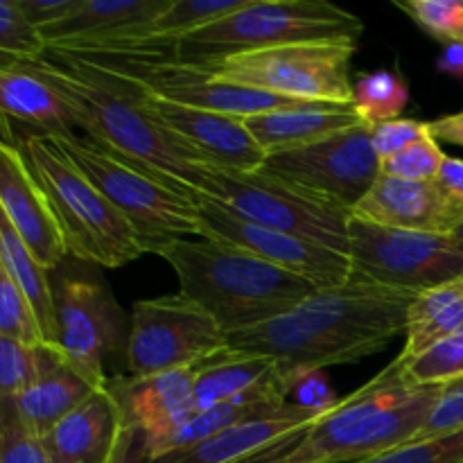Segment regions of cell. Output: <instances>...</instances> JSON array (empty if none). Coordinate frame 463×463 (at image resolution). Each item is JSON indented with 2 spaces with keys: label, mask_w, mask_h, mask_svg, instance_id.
Returning a JSON list of instances; mask_svg holds the SVG:
<instances>
[{
  "label": "cell",
  "mask_w": 463,
  "mask_h": 463,
  "mask_svg": "<svg viewBox=\"0 0 463 463\" xmlns=\"http://www.w3.org/2000/svg\"><path fill=\"white\" fill-rule=\"evenodd\" d=\"M226 348V333L184 294L136 301L129 319V378L194 369Z\"/></svg>",
  "instance_id": "obj_11"
},
{
  "label": "cell",
  "mask_w": 463,
  "mask_h": 463,
  "mask_svg": "<svg viewBox=\"0 0 463 463\" xmlns=\"http://www.w3.org/2000/svg\"><path fill=\"white\" fill-rule=\"evenodd\" d=\"M156 256L175 269L179 292L199 303L226 335L279 319L317 292L310 280L208 238H181Z\"/></svg>",
  "instance_id": "obj_3"
},
{
  "label": "cell",
  "mask_w": 463,
  "mask_h": 463,
  "mask_svg": "<svg viewBox=\"0 0 463 463\" xmlns=\"http://www.w3.org/2000/svg\"><path fill=\"white\" fill-rule=\"evenodd\" d=\"M98 389L66 360L59 346H41L39 378L16 398H9L23 423L41 439L66 419L72 410L89 401Z\"/></svg>",
  "instance_id": "obj_25"
},
{
  "label": "cell",
  "mask_w": 463,
  "mask_h": 463,
  "mask_svg": "<svg viewBox=\"0 0 463 463\" xmlns=\"http://www.w3.org/2000/svg\"><path fill=\"white\" fill-rule=\"evenodd\" d=\"M143 102L167 131L197 154L203 165L229 172H258L265 165L267 152L249 134L244 118L167 102L147 90H143Z\"/></svg>",
  "instance_id": "obj_17"
},
{
  "label": "cell",
  "mask_w": 463,
  "mask_h": 463,
  "mask_svg": "<svg viewBox=\"0 0 463 463\" xmlns=\"http://www.w3.org/2000/svg\"><path fill=\"white\" fill-rule=\"evenodd\" d=\"M41 346L0 337V401L21 396L34 384L41 369Z\"/></svg>",
  "instance_id": "obj_36"
},
{
  "label": "cell",
  "mask_w": 463,
  "mask_h": 463,
  "mask_svg": "<svg viewBox=\"0 0 463 463\" xmlns=\"http://www.w3.org/2000/svg\"><path fill=\"white\" fill-rule=\"evenodd\" d=\"M57 310V346L66 360L93 384L107 389L104 371L109 357L125 351L129 344L127 317L95 265L68 258L52 280Z\"/></svg>",
  "instance_id": "obj_9"
},
{
  "label": "cell",
  "mask_w": 463,
  "mask_h": 463,
  "mask_svg": "<svg viewBox=\"0 0 463 463\" xmlns=\"http://www.w3.org/2000/svg\"><path fill=\"white\" fill-rule=\"evenodd\" d=\"M0 208L5 220L45 269L57 271L71 258L61 224L25 156L12 140H5L0 147Z\"/></svg>",
  "instance_id": "obj_18"
},
{
  "label": "cell",
  "mask_w": 463,
  "mask_h": 463,
  "mask_svg": "<svg viewBox=\"0 0 463 463\" xmlns=\"http://www.w3.org/2000/svg\"><path fill=\"white\" fill-rule=\"evenodd\" d=\"M353 276L410 292H425L463 276V242L455 233L387 229L353 217Z\"/></svg>",
  "instance_id": "obj_12"
},
{
  "label": "cell",
  "mask_w": 463,
  "mask_h": 463,
  "mask_svg": "<svg viewBox=\"0 0 463 463\" xmlns=\"http://www.w3.org/2000/svg\"><path fill=\"white\" fill-rule=\"evenodd\" d=\"M430 125H432V136L439 143H450L463 147V111L448 113V116L432 120Z\"/></svg>",
  "instance_id": "obj_42"
},
{
  "label": "cell",
  "mask_w": 463,
  "mask_h": 463,
  "mask_svg": "<svg viewBox=\"0 0 463 463\" xmlns=\"http://www.w3.org/2000/svg\"><path fill=\"white\" fill-rule=\"evenodd\" d=\"M437 68L443 75H450L463 84V43L443 45V52L439 57Z\"/></svg>",
  "instance_id": "obj_43"
},
{
  "label": "cell",
  "mask_w": 463,
  "mask_h": 463,
  "mask_svg": "<svg viewBox=\"0 0 463 463\" xmlns=\"http://www.w3.org/2000/svg\"><path fill=\"white\" fill-rule=\"evenodd\" d=\"M43 446L52 463H122L125 430L111 392L98 389L45 434Z\"/></svg>",
  "instance_id": "obj_22"
},
{
  "label": "cell",
  "mask_w": 463,
  "mask_h": 463,
  "mask_svg": "<svg viewBox=\"0 0 463 463\" xmlns=\"http://www.w3.org/2000/svg\"><path fill=\"white\" fill-rule=\"evenodd\" d=\"M443 387L416 384L398 360L321 416L279 463H362L414 441Z\"/></svg>",
  "instance_id": "obj_4"
},
{
  "label": "cell",
  "mask_w": 463,
  "mask_h": 463,
  "mask_svg": "<svg viewBox=\"0 0 463 463\" xmlns=\"http://www.w3.org/2000/svg\"><path fill=\"white\" fill-rule=\"evenodd\" d=\"M459 430H463V378L443 384L441 396L416 439L443 437V434L459 432Z\"/></svg>",
  "instance_id": "obj_39"
},
{
  "label": "cell",
  "mask_w": 463,
  "mask_h": 463,
  "mask_svg": "<svg viewBox=\"0 0 463 463\" xmlns=\"http://www.w3.org/2000/svg\"><path fill=\"white\" fill-rule=\"evenodd\" d=\"M16 147L48 197L72 258L116 269L147 253L134 226L59 152L50 136L27 134Z\"/></svg>",
  "instance_id": "obj_6"
},
{
  "label": "cell",
  "mask_w": 463,
  "mask_h": 463,
  "mask_svg": "<svg viewBox=\"0 0 463 463\" xmlns=\"http://www.w3.org/2000/svg\"><path fill=\"white\" fill-rule=\"evenodd\" d=\"M430 134H432L430 122L414 120V118H398V120L375 125L373 131H371V140H373V149L380 156V161H384V158L402 152V149L419 143L420 138Z\"/></svg>",
  "instance_id": "obj_38"
},
{
  "label": "cell",
  "mask_w": 463,
  "mask_h": 463,
  "mask_svg": "<svg viewBox=\"0 0 463 463\" xmlns=\"http://www.w3.org/2000/svg\"><path fill=\"white\" fill-rule=\"evenodd\" d=\"M72 57L98 63L104 71L113 72V75L122 77V80L131 81L138 89L167 99V102L206 109V111L226 113V116L235 118H249L265 111L312 104L301 102V99L280 98V95L265 93V90L258 89H247V86L226 84V81L215 80L203 68L184 66V63H176L175 59L167 57H138V54L116 52L72 54Z\"/></svg>",
  "instance_id": "obj_13"
},
{
  "label": "cell",
  "mask_w": 463,
  "mask_h": 463,
  "mask_svg": "<svg viewBox=\"0 0 463 463\" xmlns=\"http://www.w3.org/2000/svg\"><path fill=\"white\" fill-rule=\"evenodd\" d=\"M330 410H312V407L289 402L279 414L242 420V423L222 430L185 450L170 452V455L145 463H238L292 437L294 432L310 428Z\"/></svg>",
  "instance_id": "obj_23"
},
{
  "label": "cell",
  "mask_w": 463,
  "mask_h": 463,
  "mask_svg": "<svg viewBox=\"0 0 463 463\" xmlns=\"http://www.w3.org/2000/svg\"><path fill=\"white\" fill-rule=\"evenodd\" d=\"M414 298L410 289L351 276L339 288L317 289L279 319L226 335V348L269 357L294 383L298 375L355 364L384 351L405 335Z\"/></svg>",
  "instance_id": "obj_1"
},
{
  "label": "cell",
  "mask_w": 463,
  "mask_h": 463,
  "mask_svg": "<svg viewBox=\"0 0 463 463\" xmlns=\"http://www.w3.org/2000/svg\"><path fill=\"white\" fill-rule=\"evenodd\" d=\"M244 125L269 156V154L285 152V149L315 145L330 136L369 125V122L360 116L355 104L312 102L303 104V107L249 116L244 118Z\"/></svg>",
  "instance_id": "obj_24"
},
{
  "label": "cell",
  "mask_w": 463,
  "mask_h": 463,
  "mask_svg": "<svg viewBox=\"0 0 463 463\" xmlns=\"http://www.w3.org/2000/svg\"><path fill=\"white\" fill-rule=\"evenodd\" d=\"M75 3L77 0H21L25 14L39 27L66 16V14L75 7Z\"/></svg>",
  "instance_id": "obj_40"
},
{
  "label": "cell",
  "mask_w": 463,
  "mask_h": 463,
  "mask_svg": "<svg viewBox=\"0 0 463 463\" xmlns=\"http://www.w3.org/2000/svg\"><path fill=\"white\" fill-rule=\"evenodd\" d=\"M455 235H457V238H459V240H461V242H463V226H461V229H459V231H457V233H455Z\"/></svg>",
  "instance_id": "obj_44"
},
{
  "label": "cell",
  "mask_w": 463,
  "mask_h": 463,
  "mask_svg": "<svg viewBox=\"0 0 463 463\" xmlns=\"http://www.w3.org/2000/svg\"><path fill=\"white\" fill-rule=\"evenodd\" d=\"M355 220L387 229L420 233H457L463 226V206L439 181H402L380 175L369 193L353 206Z\"/></svg>",
  "instance_id": "obj_19"
},
{
  "label": "cell",
  "mask_w": 463,
  "mask_h": 463,
  "mask_svg": "<svg viewBox=\"0 0 463 463\" xmlns=\"http://www.w3.org/2000/svg\"><path fill=\"white\" fill-rule=\"evenodd\" d=\"M193 202L202 238L242 249L269 265L310 280L317 289L339 288L351 280V258L335 249L244 220L220 202L199 193L193 194Z\"/></svg>",
  "instance_id": "obj_14"
},
{
  "label": "cell",
  "mask_w": 463,
  "mask_h": 463,
  "mask_svg": "<svg viewBox=\"0 0 463 463\" xmlns=\"http://www.w3.org/2000/svg\"><path fill=\"white\" fill-rule=\"evenodd\" d=\"M446 154L432 134L410 145L402 152L380 161V175L402 181H437Z\"/></svg>",
  "instance_id": "obj_35"
},
{
  "label": "cell",
  "mask_w": 463,
  "mask_h": 463,
  "mask_svg": "<svg viewBox=\"0 0 463 463\" xmlns=\"http://www.w3.org/2000/svg\"><path fill=\"white\" fill-rule=\"evenodd\" d=\"M360 16L324 0H247L244 7L176 41V63L208 68L229 57L292 43L357 41Z\"/></svg>",
  "instance_id": "obj_5"
},
{
  "label": "cell",
  "mask_w": 463,
  "mask_h": 463,
  "mask_svg": "<svg viewBox=\"0 0 463 463\" xmlns=\"http://www.w3.org/2000/svg\"><path fill=\"white\" fill-rule=\"evenodd\" d=\"M398 360V357H396ZM407 378L416 384H428V387H443L455 380L463 378V330L434 344L420 355L402 362Z\"/></svg>",
  "instance_id": "obj_31"
},
{
  "label": "cell",
  "mask_w": 463,
  "mask_h": 463,
  "mask_svg": "<svg viewBox=\"0 0 463 463\" xmlns=\"http://www.w3.org/2000/svg\"><path fill=\"white\" fill-rule=\"evenodd\" d=\"M362 463H463V430L443 437L414 439Z\"/></svg>",
  "instance_id": "obj_37"
},
{
  "label": "cell",
  "mask_w": 463,
  "mask_h": 463,
  "mask_svg": "<svg viewBox=\"0 0 463 463\" xmlns=\"http://www.w3.org/2000/svg\"><path fill=\"white\" fill-rule=\"evenodd\" d=\"M0 271L14 280L25 294L39 319L41 333L48 344L57 346V310H54V289L48 269L30 253L16 231L5 217H0Z\"/></svg>",
  "instance_id": "obj_28"
},
{
  "label": "cell",
  "mask_w": 463,
  "mask_h": 463,
  "mask_svg": "<svg viewBox=\"0 0 463 463\" xmlns=\"http://www.w3.org/2000/svg\"><path fill=\"white\" fill-rule=\"evenodd\" d=\"M107 389L120 410L122 463H136L152 443L194 416V371L181 369L147 378H111Z\"/></svg>",
  "instance_id": "obj_16"
},
{
  "label": "cell",
  "mask_w": 463,
  "mask_h": 463,
  "mask_svg": "<svg viewBox=\"0 0 463 463\" xmlns=\"http://www.w3.org/2000/svg\"><path fill=\"white\" fill-rule=\"evenodd\" d=\"M170 0H77L59 21L39 27L48 50L89 52L149 25Z\"/></svg>",
  "instance_id": "obj_21"
},
{
  "label": "cell",
  "mask_w": 463,
  "mask_h": 463,
  "mask_svg": "<svg viewBox=\"0 0 463 463\" xmlns=\"http://www.w3.org/2000/svg\"><path fill=\"white\" fill-rule=\"evenodd\" d=\"M0 463H52L43 439L23 423L9 401H0Z\"/></svg>",
  "instance_id": "obj_34"
},
{
  "label": "cell",
  "mask_w": 463,
  "mask_h": 463,
  "mask_svg": "<svg viewBox=\"0 0 463 463\" xmlns=\"http://www.w3.org/2000/svg\"><path fill=\"white\" fill-rule=\"evenodd\" d=\"M371 131L373 127L362 125L315 145L269 154L262 172L353 211L380 176Z\"/></svg>",
  "instance_id": "obj_15"
},
{
  "label": "cell",
  "mask_w": 463,
  "mask_h": 463,
  "mask_svg": "<svg viewBox=\"0 0 463 463\" xmlns=\"http://www.w3.org/2000/svg\"><path fill=\"white\" fill-rule=\"evenodd\" d=\"M48 52L39 25L23 9L21 0L0 3V57L3 61H34Z\"/></svg>",
  "instance_id": "obj_30"
},
{
  "label": "cell",
  "mask_w": 463,
  "mask_h": 463,
  "mask_svg": "<svg viewBox=\"0 0 463 463\" xmlns=\"http://www.w3.org/2000/svg\"><path fill=\"white\" fill-rule=\"evenodd\" d=\"M0 337L27 344V346L48 344L30 301L5 271H0Z\"/></svg>",
  "instance_id": "obj_33"
},
{
  "label": "cell",
  "mask_w": 463,
  "mask_h": 463,
  "mask_svg": "<svg viewBox=\"0 0 463 463\" xmlns=\"http://www.w3.org/2000/svg\"><path fill=\"white\" fill-rule=\"evenodd\" d=\"M410 102V86L401 72L373 71L353 81V104L371 127L402 118Z\"/></svg>",
  "instance_id": "obj_29"
},
{
  "label": "cell",
  "mask_w": 463,
  "mask_h": 463,
  "mask_svg": "<svg viewBox=\"0 0 463 463\" xmlns=\"http://www.w3.org/2000/svg\"><path fill=\"white\" fill-rule=\"evenodd\" d=\"M190 188L267 229L312 240L344 256L351 251V211L279 176L199 165Z\"/></svg>",
  "instance_id": "obj_8"
},
{
  "label": "cell",
  "mask_w": 463,
  "mask_h": 463,
  "mask_svg": "<svg viewBox=\"0 0 463 463\" xmlns=\"http://www.w3.org/2000/svg\"><path fill=\"white\" fill-rule=\"evenodd\" d=\"M194 411L222 405H251L262 401H288L292 380L283 375L274 360L222 348L194 366Z\"/></svg>",
  "instance_id": "obj_20"
},
{
  "label": "cell",
  "mask_w": 463,
  "mask_h": 463,
  "mask_svg": "<svg viewBox=\"0 0 463 463\" xmlns=\"http://www.w3.org/2000/svg\"><path fill=\"white\" fill-rule=\"evenodd\" d=\"M357 41L292 43L238 54L208 66L215 80L301 102L353 104L351 61Z\"/></svg>",
  "instance_id": "obj_10"
},
{
  "label": "cell",
  "mask_w": 463,
  "mask_h": 463,
  "mask_svg": "<svg viewBox=\"0 0 463 463\" xmlns=\"http://www.w3.org/2000/svg\"><path fill=\"white\" fill-rule=\"evenodd\" d=\"M48 52L54 54V61L43 57L23 63L59 90L75 116V125L93 143L136 165L190 185L194 170L203 163L154 118L138 86L86 59L54 50Z\"/></svg>",
  "instance_id": "obj_2"
},
{
  "label": "cell",
  "mask_w": 463,
  "mask_h": 463,
  "mask_svg": "<svg viewBox=\"0 0 463 463\" xmlns=\"http://www.w3.org/2000/svg\"><path fill=\"white\" fill-rule=\"evenodd\" d=\"M463 330V276L416 294L407 312L405 346L398 360L407 362L434 344Z\"/></svg>",
  "instance_id": "obj_27"
},
{
  "label": "cell",
  "mask_w": 463,
  "mask_h": 463,
  "mask_svg": "<svg viewBox=\"0 0 463 463\" xmlns=\"http://www.w3.org/2000/svg\"><path fill=\"white\" fill-rule=\"evenodd\" d=\"M59 152L102 193V197L134 226L145 251L158 253L165 244L199 235L194 202L161 184V175L140 167L90 138L75 134L50 136Z\"/></svg>",
  "instance_id": "obj_7"
},
{
  "label": "cell",
  "mask_w": 463,
  "mask_h": 463,
  "mask_svg": "<svg viewBox=\"0 0 463 463\" xmlns=\"http://www.w3.org/2000/svg\"><path fill=\"white\" fill-rule=\"evenodd\" d=\"M437 181L459 206H463V158L446 156Z\"/></svg>",
  "instance_id": "obj_41"
},
{
  "label": "cell",
  "mask_w": 463,
  "mask_h": 463,
  "mask_svg": "<svg viewBox=\"0 0 463 463\" xmlns=\"http://www.w3.org/2000/svg\"><path fill=\"white\" fill-rule=\"evenodd\" d=\"M0 104L5 118L41 127L45 136L72 134L75 116L59 90L23 61L0 63Z\"/></svg>",
  "instance_id": "obj_26"
},
{
  "label": "cell",
  "mask_w": 463,
  "mask_h": 463,
  "mask_svg": "<svg viewBox=\"0 0 463 463\" xmlns=\"http://www.w3.org/2000/svg\"><path fill=\"white\" fill-rule=\"evenodd\" d=\"M396 7L443 45L463 43L461 0H396Z\"/></svg>",
  "instance_id": "obj_32"
}]
</instances>
